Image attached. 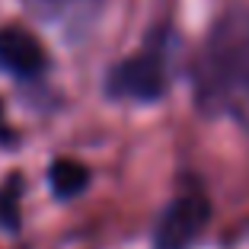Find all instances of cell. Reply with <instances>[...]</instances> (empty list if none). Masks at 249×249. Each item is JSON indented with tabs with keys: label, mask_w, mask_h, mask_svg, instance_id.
Returning <instances> with one entry per match:
<instances>
[{
	"label": "cell",
	"mask_w": 249,
	"mask_h": 249,
	"mask_svg": "<svg viewBox=\"0 0 249 249\" xmlns=\"http://www.w3.org/2000/svg\"><path fill=\"white\" fill-rule=\"evenodd\" d=\"M195 103L249 128V7H230L211 26L192 67Z\"/></svg>",
	"instance_id": "obj_1"
},
{
	"label": "cell",
	"mask_w": 249,
	"mask_h": 249,
	"mask_svg": "<svg viewBox=\"0 0 249 249\" xmlns=\"http://www.w3.org/2000/svg\"><path fill=\"white\" fill-rule=\"evenodd\" d=\"M169 87V52L163 38H150L147 48L118 61L106 73V93L124 103H157Z\"/></svg>",
	"instance_id": "obj_2"
},
{
	"label": "cell",
	"mask_w": 249,
	"mask_h": 249,
	"mask_svg": "<svg viewBox=\"0 0 249 249\" xmlns=\"http://www.w3.org/2000/svg\"><path fill=\"white\" fill-rule=\"evenodd\" d=\"M211 220V201L201 192L173 198L154 227V249H192Z\"/></svg>",
	"instance_id": "obj_3"
},
{
	"label": "cell",
	"mask_w": 249,
	"mask_h": 249,
	"mask_svg": "<svg viewBox=\"0 0 249 249\" xmlns=\"http://www.w3.org/2000/svg\"><path fill=\"white\" fill-rule=\"evenodd\" d=\"M0 71H7L16 80H36L48 71V54L32 32L19 26H3L0 29Z\"/></svg>",
	"instance_id": "obj_4"
},
{
	"label": "cell",
	"mask_w": 249,
	"mask_h": 249,
	"mask_svg": "<svg viewBox=\"0 0 249 249\" xmlns=\"http://www.w3.org/2000/svg\"><path fill=\"white\" fill-rule=\"evenodd\" d=\"M26 7L67 38H80L96 22L103 0H26Z\"/></svg>",
	"instance_id": "obj_5"
},
{
	"label": "cell",
	"mask_w": 249,
	"mask_h": 249,
	"mask_svg": "<svg viewBox=\"0 0 249 249\" xmlns=\"http://www.w3.org/2000/svg\"><path fill=\"white\" fill-rule=\"evenodd\" d=\"M48 185L54 198H73L89 185V169L77 160H54L48 169Z\"/></svg>",
	"instance_id": "obj_6"
},
{
	"label": "cell",
	"mask_w": 249,
	"mask_h": 249,
	"mask_svg": "<svg viewBox=\"0 0 249 249\" xmlns=\"http://www.w3.org/2000/svg\"><path fill=\"white\" fill-rule=\"evenodd\" d=\"M0 227H19V179H10L7 189L0 192Z\"/></svg>",
	"instance_id": "obj_7"
}]
</instances>
